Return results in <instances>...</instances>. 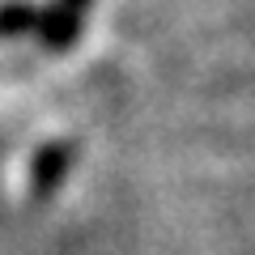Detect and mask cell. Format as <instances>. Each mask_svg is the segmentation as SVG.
Listing matches in <instances>:
<instances>
[{"label": "cell", "instance_id": "cell-1", "mask_svg": "<svg viewBox=\"0 0 255 255\" xmlns=\"http://www.w3.org/2000/svg\"><path fill=\"white\" fill-rule=\"evenodd\" d=\"M90 9H94V0H51L47 9H38V30H34L38 43L47 51H73Z\"/></svg>", "mask_w": 255, "mask_h": 255}, {"label": "cell", "instance_id": "cell-2", "mask_svg": "<svg viewBox=\"0 0 255 255\" xmlns=\"http://www.w3.org/2000/svg\"><path fill=\"white\" fill-rule=\"evenodd\" d=\"M73 162H77L73 140H47V145H38L34 157H30V196H34V200L51 196V191L68 179V166Z\"/></svg>", "mask_w": 255, "mask_h": 255}, {"label": "cell", "instance_id": "cell-3", "mask_svg": "<svg viewBox=\"0 0 255 255\" xmlns=\"http://www.w3.org/2000/svg\"><path fill=\"white\" fill-rule=\"evenodd\" d=\"M38 30V9L30 0H4L0 4V38H21Z\"/></svg>", "mask_w": 255, "mask_h": 255}]
</instances>
